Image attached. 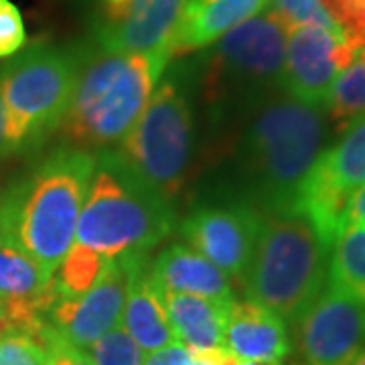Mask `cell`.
Returning a JSON list of instances; mask_svg holds the SVG:
<instances>
[{"instance_id":"30bf717a","label":"cell","mask_w":365,"mask_h":365,"mask_svg":"<svg viewBox=\"0 0 365 365\" xmlns=\"http://www.w3.org/2000/svg\"><path fill=\"white\" fill-rule=\"evenodd\" d=\"M189 0H102L91 41L106 51L169 55Z\"/></svg>"},{"instance_id":"277c9868","label":"cell","mask_w":365,"mask_h":365,"mask_svg":"<svg viewBox=\"0 0 365 365\" xmlns=\"http://www.w3.org/2000/svg\"><path fill=\"white\" fill-rule=\"evenodd\" d=\"M331 246L304 213L297 209L266 213L242 276L246 297L292 327L325 288Z\"/></svg>"},{"instance_id":"5b68a950","label":"cell","mask_w":365,"mask_h":365,"mask_svg":"<svg viewBox=\"0 0 365 365\" xmlns=\"http://www.w3.org/2000/svg\"><path fill=\"white\" fill-rule=\"evenodd\" d=\"M173 225L175 211L169 201L138 181L116 150L96 158L73 244L104 260L146 256L170 234Z\"/></svg>"},{"instance_id":"cb8c5ba5","label":"cell","mask_w":365,"mask_h":365,"mask_svg":"<svg viewBox=\"0 0 365 365\" xmlns=\"http://www.w3.org/2000/svg\"><path fill=\"white\" fill-rule=\"evenodd\" d=\"M88 349L93 365H144V351L122 327H114Z\"/></svg>"},{"instance_id":"f1b7e54d","label":"cell","mask_w":365,"mask_h":365,"mask_svg":"<svg viewBox=\"0 0 365 365\" xmlns=\"http://www.w3.org/2000/svg\"><path fill=\"white\" fill-rule=\"evenodd\" d=\"M347 223L353 225H365V187H361L349 201L347 209Z\"/></svg>"},{"instance_id":"d6986e66","label":"cell","mask_w":365,"mask_h":365,"mask_svg":"<svg viewBox=\"0 0 365 365\" xmlns=\"http://www.w3.org/2000/svg\"><path fill=\"white\" fill-rule=\"evenodd\" d=\"M311 177L345 197L365 187V112L347 122L339 143L323 150Z\"/></svg>"},{"instance_id":"ffe728a7","label":"cell","mask_w":365,"mask_h":365,"mask_svg":"<svg viewBox=\"0 0 365 365\" xmlns=\"http://www.w3.org/2000/svg\"><path fill=\"white\" fill-rule=\"evenodd\" d=\"M329 282L365 302V227L347 223L333 242Z\"/></svg>"},{"instance_id":"4316f807","label":"cell","mask_w":365,"mask_h":365,"mask_svg":"<svg viewBox=\"0 0 365 365\" xmlns=\"http://www.w3.org/2000/svg\"><path fill=\"white\" fill-rule=\"evenodd\" d=\"M39 341L47 349V365H93L90 353L61 337L49 323L43 327Z\"/></svg>"},{"instance_id":"4dcf8cb0","label":"cell","mask_w":365,"mask_h":365,"mask_svg":"<svg viewBox=\"0 0 365 365\" xmlns=\"http://www.w3.org/2000/svg\"><path fill=\"white\" fill-rule=\"evenodd\" d=\"M9 331H13V325H11V321H9V314L4 311V307L0 304V337H2L4 333H9Z\"/></svg>"},{"instance_id":"1f68e13d","label":"cell","mask_w":365,"mask_h":365,"mask_svg":"<svg viewBox=\"0 0 365 365\" xmlns=\"http://www.w3.org/2000/svg\"><path fill=\"white\" fill-rule=\"evenodd\" d=\"M353 365H365V351L361 353V355H359L357 359H355V364H353Z\"/></svg>"},{"instance_id":"d6a6232c","label":"cell","mask_w":365,"mask_h":365,"mask_svg":"<svg viewBox=\"0 0 365 365\" xmlns=\"http://www.w3.org/2000/svg\"><path fill=\"white\" fill-rule=\"evenodd\" d=\"M237 365H266V364H256V361H242V359H237Z\"/></svg>"},{"instance_id":"83f0119b","label":"cell","mask_w":365,"mask_h":365,"mask_svg":"<svg viewBox=\"0 0 365 365\" xmlns=\"http://www.w3.org/2000/svg\"><path fill=\"white\" fill-rule=\"evenodd\" d=\"M144 365H195V359H193V351L189 347L175 341L158 351L148 353V357L144 359Z\"/></svg>"},{"instance_id":"4fadbf2b","label":"cell","mask_w":365,"mask_h":365,"mask_svg":"<svg viewBox=\"0 0 365 365\" xmlns=\"http://www.w3.org/2000/svg\"><path fill=\"white\" fill-rule=\"evenodd\" d=\"M355 51L339 33L321 26L290 29L282 90L304 104L327 108L335 78L351 63Z\"/></svg>"},{"instance_id":"ac0fdd59","label":"cell","mask_w":365,"mask_h":365,"mask_svg":"<svg viewBox=\"0 0 365 365\" xmlns=\"http://www.w3.org/2000/svg\"><path fill=\"white\" fill-rule=\"evenodd\" d=\"M160 294L165 300L175 341L182 343L191 351H211L223 347L230 302L163 290Z\"/></svg>"},{"instance_id":"7a4b0ae2","label":"cell","mask_w":365,"mask_h":365,"mask_svg":"<svg viewBox=\"0 0 365 365\" xmlns=\"http://www.w3.org/2000/svg\"><path fill=\"white\" fill-rule=\"evenodd\" d=\"M93 170L96 157L88 150H55L31 177L4 193L0 242L25 252L53 278L76 242Z\"/></svg>"},{"instance_id":"603a6c76","label":"cell","mask_w":365,"mask_h":365,"mask_svg":"<svg viewBox=\"0 0 365 365\" xmlns=\"http://www.w3.org/2000/svg\"><path fill=\"white\" fill-rule=\"evenodd\" d=\"M270 13H274L287 26H321L331 33L343 35L341 26L327 13L321 0H270ZM345 37V35H343Z\"/></svg>"},{"instance_id":"8fae6325","label":"cell","mask_w":365,"mask_h":365,"mask_svg":"<svg viewBox=\"0 0 365 365\" xmlns=\"http://www.w3.org/2000/svg\"><path fill=\"white\" fill-rule=\"evenodd\" d=\"M144 260L146 256L108 260L86 292L53 302L47 323L69 343L81 349L90 347L93 341L120 325L132 274Z\"/></svg>"},{"instance_id":"6da1fadb","label":"cell","mask_w":365,"mask_h":365,"mask_svg":"<svg viewBox=\"0 0 365 365\" xmlns=\"http://www.w3.org/2000/svg\"><path fill=\"white\" fill-rule=\"evenodd\" d=\"M325 143V108L304 104L282 88L246 104L237 167L254 207L264 215L294 209Z\"/></svg>"},{"instance_id":"7402d4cb","label":"cell","mask_w":365,"mask_h":365,"mask_svg":"<svg viewBox=\"0 0 365 365\" xmlns=\"http://www.w3.org/2000/svg\"><path fill=\"white\" fill-rule=\"evenodd\" d=\"M106 262L108 260H104L100 254L73 244L67 252L66 260L61 262L57 272L53 274V288L57 299L78 297L86 292L100 276Z\"/></svg>"},{"instance_id":"44dd1931","label":"cell","mask_w":365,"mask_h":365,"mask_svg":"<svg viewBox=\"0 0 365 365\" xmlns=\"http://www.w3.org/2000/svg\"><path fill=\"white\" fill-rule=\"evenodd\" d=\"M325 110L341 124L365 112V45L355 51L351 63L335 78Z\"/></svg>"},{"instance_id":"ba28073f","label":"cell","mask_w":365,"mask_h":365,"mask_svg":"<svg viewBox=\"0 0 365 365\" xmlns=\"http://www.w3.org/2000/svg\"><path fill=\"white\" fill-rule=\"evenodd\" d=\"M288 29L270 11L234 26L209 45L203 79L211 100H242L250 104L282 88Z\"/></svg>"},{"instance_id":"8992f818","label":"cell","mask_w":365,"mask_h":365,"mask_svg":"<svg viewBox=\"0 0 365 365\" xmlns=\"http://www.w3.org/2000/svg\"><path fill=\"white\" fill-rule=\"evenodd\" d=\"M78 78L76 47L37 41L0 66L6 136L16 153L61 126Z\"/></svg>"},{"instance_id":"52a82bcc","label":"cell","mask_w":365,"mask_h":365,"mask_svg":"<svg viewBox=\"0 0 365 365\" xmlns=\"http://www.w3.org/2000/svg\"><path fill=\"white\" fill-rule=\"evenodd\" d=\"M193 108L179 81H158L116 155L138 181L165 201L181 193L193 158Z\"/></svg>"},{"instance_id":"2e32d148","label":"cell","mask_w":365,"mask_h":365,"mask_svg":"<svg viewBox=\"0 0 365 365\" xmlns=\"http://www.w3.org/2000/svg\"><path fill=\"white\" fill-rule=\"evenodd\" d=\"M270 0H189L170 57L205 49L234 26L268 9Z\"/></svg>"},{"instance_id":"f546056e","label":"cell","mask_w":365,"mask_h":365,"mask_svg":"<svg viewBox=\"0 0 365 365\" xmlns=\"http://www.w3.org/2000/svg\"><path fill=\"white\" fill-rule=\"evenodd\" d=\"M11 144H9V136H6V118H4V110H2V102H0V160L4 157H9Z\"/></svg>"},{"instance_id":"e0dca14e","label":"cell","mask_w":365,"mask_h":365,"mask_svg":"<svg viewBox=\"0 0 365 365\" xmlns=\"http://www.w3.org/2000/svg\"><path fill=\"white\" fill-rule=\"evenodd\" d=\"M120 323L144 353L158 351L175 343L163 294L153 282L144 262L132 274Z\"/></svg>"},{"instance_id":"7c38bea8","label":"cell","mask_w":365,"mask_h":365,"mask_svg":"<svg viewBox=\"0 0 365 365\" xmlns=\"http://www.w3.org/2000/svg\"><path fill=\"white\" fill-rule=\"evenodd\" d=\"M264 213L250 203L201 207L181 223L187 246L213 262L227 276L242 278L258 244Z\"/></svg>"},{"instance_id":"9c48e42d","label":"cell","mask_w":365,"mask_h":365,"mask_svg":"<svg viewBox=\"0 0 365 365\" xmlns=\"http://www.w3.org/2000/svg\"><path fill=\"white\" fill-rule=\"evenodd\" d=\"M299 365H353L365 351V302L327 280L292 325Z\"/></svg>"},{"instance_id":"9a60e30c","label":"cell","mask_w":365,"mask_h":365,"mask_svg":"<svg viewBox=\"0 0 365 365\" xmlns=\"http://www.w3.org/2000/svg\"><path fill=\"white\" fill-rule=\"evenodd\" d=\"M148 272L163 292L191 294L222 302L234 300L230 276L205 256L182 244H173L163 250Z\"/></svg>"},{"instance_id":"5bb4252c","label":"cell","mask_w":365,"mask_h":365,"mask_svg":"<svg viewBox=\"0 0 365 365\" xmlns=\"http://www.w3.org/2000/svg\"><path fill=\"white\" fill-rule=\"evenodd\" d=\"M223 347L242 361L282 365L292 351L287 323L252 300H232Z\"/></svg>"},{"instance_id":"3957f363","label":"cell","mask_w":365,"mask_h":365,"mask_svg":"<svg viewBox=\"0 0 365 365\" xmlns=\"http://www.w3.org/2000/svg\"><path fill=\"white\" fill-rule=\"evenodd\" d=\"M78 78L63 128L71 148L93 150L122 143L163 78L169 55L106 51L93 41L76 47Z\"/></svg>"},{"instance_id":"d4e9b609","label":"cell","mask_w":365,"mask_h":365,"mask_svg":"<svg viewBox=\"0 0 365 365\" xmlns=\"http://www.w3.org/2000/svg\"><path fill=\"white\" fill-rule=\"evenodd\" d=\"M0 365H47V349L35 335L13 329L0 337Z\"/></svg>"},{"instance_id":"484cf974","label":"cell","mask_w":365,"mask_h":365,"mask_svg":"<svg viewBox=\"0 0 365 365\" xmlns=\"http://www.w3.org/2000/svg\"><path fill=\"white\" fill-rule=\"evenodd\" d=\"M26 45L23 14L13 0H0V59L13 57Z\"/></svg>"}]
</instances>
